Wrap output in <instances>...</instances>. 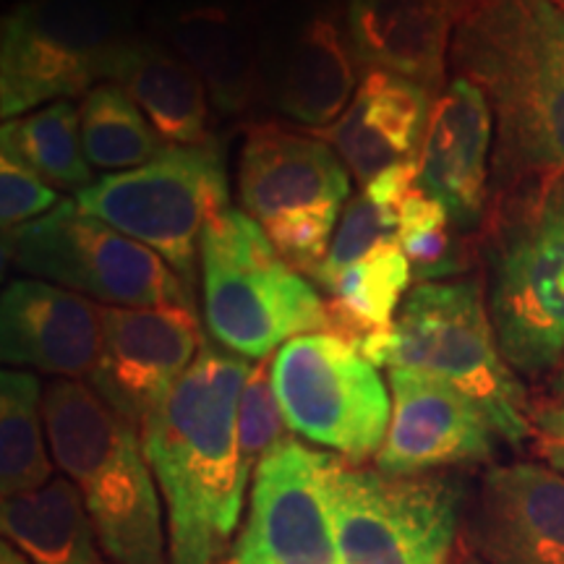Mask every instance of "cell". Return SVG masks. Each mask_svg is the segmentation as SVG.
Here are the masks:
<instances>
[{
  "label": "cell",
  "instance_id": "6da1fadb",
  "mask_svg": "<svg viewBox=\"0 0 564 564\" xmlns=\"http://www.w3.org/2000/svg\"><path fill=\"white\" fill-rule=\"evenodd\" d=\"M246 358L204 345L192 369L141 423L167 518V562L220 564L232 552L251 470L238 440Z\"/></svg>",
  "mask_w": 564,
  "mask_h": 564
},
{
  "label": "cell",
  "instance_id": "7a4b0ae2",
  "mask_svg": "<svg viewBox=\"0 0 564 564\" xmlns=\"http://www.w3.org/2000/svg\"><path fill=\"white\" fill-rule=\"evenodd\" d=\"M449 63L494 112L499 194L564 171V6L478 0L455 21Z\"/></svg>",
  "mask_w": 564,
  "mask_h": 564
},
{
  "label": "cell",
  "instance_id": "3957f363",
  "mask_svg": "<svg viewBox=\"0 0 564 564\" xmlns=\"http://www.w3.org/2000/svg\"><path fill=\"white\" fill-rule=\"evenodd\" d=\"M53 463L76 486L112 564H167L162 497L126 421L82 379H53L42 394Z\"/></svg>",
  "mask_w": 564,
  "mask_h": 564
},
{
  "label": "cell",
  "instance_id": "277c9868",
  "mask_svg": "<svg viewBox=\"0 0 564 564\" xmlns=\"http://www.w3.org/2000/svg\"><path fill=\"white\" fill-rule=\"evenodd\" d=\"M379 369H408L455 387L512 447L531 442V403L494 333L478 280L419 282L392 327L356 345Z\"/></svg>",
  "mask_w": 564,
  "mask_h": 564
},
{
  "label": "cell",
  "instance_id": "5b68a950",
  "mask_svg": "<svg viewBox=\"0 0 564 564\" xmlns=\"http://www.w3.org/2000/svg\"><path fill=\"white\" fill-rule=\"evenodd\" d=\"M486 303L507 364L541 379L564 361V171L499 199L486 241Z\"/></svg>",
  "mask_w": 564,
  "mask_h": 564
},
{
  "label": "cell",
  "instance_id": "8992f818",
  "mask_svg": "<svg viewBox=\"0 0 564 564\" xmlns=\"http://www.w3.org/2000/svg\"><path fill=\"white\" fill-rule=\"evenodd\" d=\"M199 259L204 319L232 356L262 361L293 337L333 333L327 301L246 212L212 217Z\"/></svg>",
  "mask_w": 564,
  "mask_h": 564
},
{
  "label": "cell",
  "instance_id": "52a82bcc",
  "mask_svg": "<svg viewBox=\"0 0 564 564\" xmlns=\"http://www.w3.org/2000/svg\"><path fill=\"white\" fill-rule=\"evenodd\" d=\"M327 491L343 564H453L468 512L455 476H392L329 453Z\"/></svg>",
  "mask_w": 564,
  "mask_h": 564
},
{
  "label": "cell",
  "instance_id": "ba28073f",
  "mask_svg": "<svg viewBox=\"0 0 564 564\" xmlns=\"http://www.w3.org/2000/svg\"><path fill=\"white\" fill-rule=\"evenodd\" d=\"M131 37L126 0H24L0 30V116L89 95Z\"/></svg>",
  "mask_w": 564,
  "mask_h": 564
},
{
  "label": "cell",
  "instance_id": "9c48e42d",
  "mask_svg": "<svg viewBox=\"0 0 564 564\" xmlns=\"http://www.w3.org/2000/svg\"><path fill=\"white\" fill-rule=\"evenodd\" d=\"M243 212L301 274L316 278L350 196V171L319 133L259 123L241 154Z\"/></svg>",
  "mask_w": 564,
  "mask_h": 564
},
{
  "label": "cell",
  "instance_id": "30bf717a",
  "mask_svg": "<svg viewBox=\"0 0 564 564\" xmlns=\"http://www.w3.org/2000/svg\"><path fill=\"white\" fill-rule=\"evenodd\" d=\"M3 257L32 278L51 280L105 306H194L173 267L76 202L6 230Z\"/></svg>",
  "mask_w": 564,
  "mask_h": 564
},
{
  "label": "cell",
  "instance_id": "8fae6325",
  "mask_svg": "<svg viewBox=\"0 0 564 564\" xmlns=\"http://www.w3.org/2000/svg\"><path fill=\"white\" fill-rule=\"evenodd\" d=\"M76 204L160 253L188 288L196 278L204 230L212 217L230 209L215 144L162 147L144 165L95 181L76 194Z\"/></svg>",
  "mask_w": 564,
  "mask_h": 564
},
{
  "label": "cell",
  "instance_id": "7c38bea8",
  "mask_svg": "<svg viewBox=\"0 0 564 564\" xmlns=\"http://www.w3.org/2000/svg\"><path fill=\"white\" fill-rule=\"evenodd\" d=\"M272 387L288 429L348 463L379 455L392 394L361 350L335 333L293 337L272 356Z\"/></svg>",
  "mask_w": 564,
  "mask_h": 564
},
{
  "label": "cell",
  "instance_id": "4fadbf2b",
  "mask_svg": "<svg viewBox=\"0 0 564 564\" xmlns=\"http://www.w3.org/2000/svg\"><path fill=\"white\" fill-rule=\"evenodd\" d=\"M327 455L288 436L262 457L228 564H343Z\"/></svg>",
  "mask_w": 564,
  "mask_h": 564
},
{
  "label": "cell",
  "instance_id": "5bb4252c",
  "mask_svg": "<svg viewBox=\"0 0 564 564\" xmlns=\"http://www.w3.org/2000/svg\"><path fill=\"white\" fill-rule=\"evenodd\" d=\"M204 345L194 306H102V350L87 382L141 429Z\"/></svg>",
  "mask_w": 564,
  "mask_h": 564
},
{
  "label": "cell",
  "instance_id": "9a60e30c",
  "mask_svg": "<svg viewBox=\"0 0 564 564\" xmlns=\"http://www.w3.org/2000/svg\"><path fill=\"white\" fill-rule=\"evenodd\" d=\"M392 419L373 465L392 476L436 474L489 463L497 432L455 387L426 373L390 369Z\"/></svg>",
  "mask_w": 564,
  "mask_h": 564
},
{
  "label": "cell",
  "instance_id": "2e32d148",
  "mask_svg": "<svg viewBox=\"0 0 564 564\" xmlns=\"http://www.w3.org/2000/svg\"><path fill=\"white\" fill-rule=\"evenodd\" d=\"M463 525L484 564H564V476L544 463L491 465Z\"/></svg>",
  "mask_w": 564,
  "mask_h": 564
},
{
  "label": "cell",
  "instance_id": "e0dca14e",
  "mask_svg": "<svg viewBox=\"0 0 564 564\" xmlns=\"http://www.w3.org/2000/svg\"><path fill=\"white\" fill-rule=\"evenodd\" d=\"M494 112L476 82L455 76L436 95L419 154V186L460 232L484 225L494 167Z\"/></svg>",
  "mask_w": 564,
  "mask_h": 564
},
{
  "label": "cell",
  "instance_id": "ac0fdd59",
  "mask_svg": "<svg viewBox=\"0 0 564 564\" xmlns=\"http://www.w3.org/2000/svg\"><path fill=\"white\" fill-rule=\"evenodd\" d=\"M102 350V306L45 280H13L0 301V356L55 379H84Z\"/></svg>",
  "mask_w": 564,
  "mask_h": 564
},
{
  "label": "cell",
  "instance_id": "d6986e66",
  "mask_svg": "<svg viewBox=\"0 0 564 564\" xmlns=\"http://www.w3.org/2000/svg\"><path fill=\"white\" fill-rule=\"evenodd\" d=\"M434 91L403 76L364 70L348 108L324 131H314L340 154L361 186L387 167L419 162Z\"/></svg>",
  "mask_w": 564,
  "mask_h": 564
},
{
  "label": "cell",
  "instance_id": "ffe728a7",
  "mask_svg": "<svg viewBox=\"0 0 564 564\" xmlns=\"http://www.w3.org/2000/svg\"><path fill=\"white\" fill-rule=\"evenodd\" d=\"M345 26L364 70L444 89L455 17L442 0H348Z\"/></svg>",
  "mask_w": 564,
  "mask_h": 564
},
{
  "label": "cell",
  "instance_id": "44dd1931",
  "mask_svg": "<svg viewBox=\"0 0 564 564\" xmlns=\"http://www.w3.org/2000/svg\"><path fill=\"white\" fill-rule=\"evenodd\" d=\"M364 74L350 45L345 19L333 13L308 17L282 45L274 68V97L280 110L314 131L329 129L356 95Z\"/></svg>",
  "mask_w": 564,
  "mask_h": 564
},
{
  "label": "cell",
  "instance_id": "7402d4cb",
  "mask_svg": "<svg viewBox=\"0 0 564 564\" xmlns=\"http://www.w3.org/2000/svg\"><path fill=\"white\" fill-rule=\"evenodd\" d=\"M108 84L150 118L165 147H209V102L196 68L162 42L131 37L112 61Z\"/></svg>",
  "mask_w": 564,
  "mask_h": 564
},
{
  "label": "cell",
  "instance_id": "603a6c76",
  "mask_svg": "<svg viewBox=\"0 0 564 564\" xmlns=\"http://www.w3.org/2000/svg\"><path fill=\"white\" fill-rule=\"evenodd\" d=\"M167 37L175 53L209 82L217 105L225 110L246 108L259 79L262 55H257V37L241 9L209 0L181 6L167 17Z\"/></svg>",
  "mask_w": 564,
  "mask_h": 564
},
{
  "label": "cell",
  "instance_id": "cb8c5ba5",
  "mask_svg": "<svg viewBox=\"0 0 564 564\" xmlns=\"http://www.w3.org/2000/svg\"><path fill=\"white\" fill-rule=\"evenodd\" d=\"M0 528L3 539L32 564H102L87 505L66 476L3 497Z\"/></svg>",
  "mask_w": 564,
  "mask_h": 564
},
{
  "label": "cell",
  "instance_id": "d4e9b609",
  "mask_svg": "<svg viewBox=\"0 0 564 564\" xmlns=\"http://www.w3.org/2000/svg\"><path fill=\"white\" fill-rule=\"evenodd\" d=\"M413 280V267L400 243L379 246L329 282L333 333L358 345L364 337L390 329Z\"/></svg>",
  "mask_w": 564,
  "mask_h": 564
},
{
  "label": "cell",
  "instance_id": "484cf974",
  "mask_svg": "<svg viewBox=\"0 0 564 564\" xmlns=\"http://www.w3.org/2000/svg\"><path fill=\"white\" fill-rule=\"evenodd\" d=\"M40 379L32 371L0 373V494L40 489L53 478Z\"/></svg>",
  "mask_w": 564,
  "mask_h": 564
},
{
  "label": "cell",
  "instance_id": "4316f807",
  "mask_svg": "<svg viewBox=\"0 0 564 564\" xmlns=\"http://www.w3.org/2000/svg\"><path fill=\"white\" fill-rule=\"evenodd\" d=\"M0 150L24 162L53 188L84 192L91 186V165L84 154L79 108L68 100L51 102L3 123Z\"/></svg>",
  "mask_w": 564,
  "mask_h": 564
},
{
  "label": "cell",
  "instance_id": "83f0119b",
  "mask_svg": "<svg viewBox=\"0 0 564 564\" xmlns=\"http://www.w3.org/2000/svg\"><path fill=\"white\" fill-rule=\"evenodd\" d=\"M79 126L84 154L100 171H133L158 158L165 147L150 118L116 84H100L84 95Z\"/></svg>",
  "mask_w": 564,
  "mask_h": 564
},
{
  "label": "cell",
  "instance_id": "f1b7e54d",
  "mask_svg": "<svg viewBox=\"0 0 564 564\" xmlns=\"http://www.w3.org/2000/svg\"><path fill=\"white\" fill-rule=\"evenodd\" d=\"M447 209L432 199L421 186L400 202L398 207V243L413 267L419 282H436L460 272V249Z\"/></svg>",
  "mask_w": 564,
  "mask_h": 564
},
{
  "label": "cell",
  "instance_id": "f546056e",
  "mask_svg": "<svg viewBox=\"0 0 564 564\" xmlns=\"http://www.w3.org/2000/svg\"><path fill=\"white\" fill-rule=\"evenodd\" d=\"M387 243H398V215L377 207L364 192L356 194L345 204L333 246H329L327 259L316 272L314 282L327 291L337 274H343L348 267L361 262L364 257Z\"/></svg>",
  "mask_w": 564,
  "mask_h": 564
},
{
  "label": "cell",
  "instance_id": "4dcf8cb0",
  "mask_svg": "<svg viewBox=\"0 0 564 564\" xmlns=\"http://www.w3.org/2000/svg\"><path fill=\"white\" fill-rule=\"evenodd\" d=\"M288 432L291 429L272 387V356L262 358L251 366L241 400H238V440H241V453L251 476L262 457L288 440Z\"/></svg>",
  "mask_w": 564,
  "mask_h": 564
},
{
  "label": "cell",
  "instance_id": "1f68e13d",
  "mask_svg": "<svg viewBox=\"0 0 564 564\" xmlns=\"http://www.w3.org/2000/svg\"><path fill=\"white\" fill-rule=\"evenodd\" d=\"M61 204V196L24 162L0 152V220L3 230L37 220Z\"/></svg>",
  "mask_w": 564,
  "mask_h": 564
},
{
  "label": "cell",
  "instance_id": "d6a6232c",
  "mask_svg": "<svg viewBox=\"0 0 564 564\" xmlns=\"http://www.w3.org/2000/svg\"><path fill=\"white\" fill-rule=\"evenodd\" d=\"M531 444L541 463L564 476V403L560 400L531 408Z\"/></svg>",
  "mask_w": 564,
  "mask_h": 564
},
{
  "label": "cell",
  "instance_id": "836d02e7",
  "mask_svg": "<svg viewBox=\"0 0 564 564\" xmlns=\"http://www.w3.org/2000/svg\"><path fill=\"white\" fill-rule=\"evenodd\" d=\"M0 564H32V562L26 560L17 546H11L9 541H3V546H0Z\"/></svg>",
  "mask_w": 564,
  "mask_h": 564
},
{
  "label": "cell",
  "instance_id": "e575fe53",
  "mask_svg": "<svg viewBox=\"0 0 564 564\" xmlns=\"http://www.w3.org/2000/svg\"><path fill=\"white\" fill-rule=\"evenodd\" d=\"M442 3L447 6L449 11H453V17H455V21H457L460 17H465V13H468L470 9H474L478 0H442Z\"/></svg>",
  "mask_w": 564,
  "mask_h": 564
},
{
  "label": "cell",
  "instance_id": "d590c367",
  "mask_svg": "<svg viewBox=\"0 0 564 564\" xmlns=\"http://www.w3.org/2000/svg\"><path fill=\"white\" fill-rule=\"evenodd\" d=\"M453 564H484V562L478 560V556L468 549V544H465V541H463V544L457 546L455 556H453Z\"/></svg>",
  "mask_w": 564,
  "mask_h": 564
},
{
  "label": "cell",
  "instance_id": "8d00e7d4",
  "mask_svg": "<svg viewBox=\"0 0 564 564\" xmlns=\"http://www.w3.org/2000/svg\"><path fill=\"white\" fill-rule=\"evenodd\" d=\"M554 394H556V400H560V403H564V361L560 364V369H556Z\"/></svg>",
  "mask_w": 564,
  "mask_h": 564
},
{
  "label": "cell",
  "instance_id": "74e56055",
  "mask_svg": "<svg viewBox=\"0 0 564 564\" xmlns=\"http://www.w3.org/2000/svg\"><path fill=\"white\" fill-rule=\"evenodd\" d=\"M556 3H562V6H564V0H556Z\"/></svg>",
  "mask_w": 564,
  "mask_h": 564
},
{
  "label": "cell",
  "instance_id": "f35d334b",
  "mask_svg": "<svg viewBox=\"0 0 564 564\" xmlns=\"http://www.w3.org/2000/svg\"><path fill=\"white\" fill-rule=\"evenodd\" d=\"M220 564H228V560H225V562H220Z\"/></svg>",
  "mask_w": 564,
  "mask_h": 564
}]
</instances>
